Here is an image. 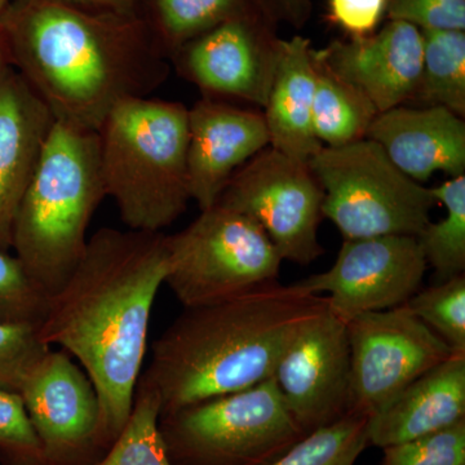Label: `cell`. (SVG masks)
<instances>
[{
	"label": "cell",
	"instance_id": "6da1fadb",
	"mask_svg": "<svg viewBox=\"0 0 465 465\" xmlns=\"http://www.w3.org/2000/svg\"><path fill=\"white\" fill-rule=\"evenodd\" d=\"M164 232L103 228L63 289L50 296L39 326L81 362L100 401V439L108 451L133 411L142 376L150 317L167 274Z\"/></svg>",
	"mask_w": 465,
	"mask_h": 465
},
{
	"label": "cell",
	"instance_id": "7a4b0ae2",
	"mask_svg": "<svg viewBox=\"0 0 465 465\" xmlns=\"http://www.w3.org/2000/svg\"><path fill=\"white\" fill-rule=\"evenodd\" d=\"M0 38L8 65L54 121L92 133L119 104L149 97L171 72L143 15L12 0L0 12Z\"/></svg>",
	"mask_w": 465,
	"mask_h": 465
},
{
	"label": "cell",
	"instance_id": "3957f363",
	"mask_svg": "<svg viewBox=\"0 0 465 465\" xmlns=\"http://www.w3.org/2000/svg\"><path fill=\"white\" fill-rule=\"evenodd\" d=\"M326 307L324 296L273 281L185 308L153 344L139 381L157 394L161 415L247 390L274 375L300 330Z\"/></svg>",
	"mask_w": 465,
	"mask_h": 465
},
{
	"label": "cell",
	"instance_id": "277c9868",
	"mask_svg": "<svg viewBox=\"0 0 465 465\" xmlns=\"http://www.w3.org/2000/svg\"><path fill=\"white\" fill-rule=\"evenodd\" d=\"M104 198L99 133L54 122L18 207L11 243L48 296L63 289L78 265Z\"/></svg>",
	"mask_w": 465,
	"mask_h": 465
},
{
	"label": "cell",
	"instance_id": "5b68a950",
	"mask_svg": "<svg viewBox=\"0 0 465 465\" xmlns=\"http://www.w3.org/2000/svg\"><path fill=\"white\" fill-rule=\"evenodd\" d=\"M188 113L176 101L136 97L116 105L99 131L106 198L131 231L162 232L192 201Z\"/></svg>",
	"mask_w": 465,
	"mask_h": 465
},
{
	"label": "cell",
	"instance_id": "8992f818",
	"mask_svg": "<svg viewBox=\"0 0 465 465\" xmlns=\"http://www.w3.org/2000/svg\"><path fill=\"white\" fill-rule=\"evenodd\" d=\"M173 465H268L305 436L273 376L159 416Z\"/></svg>",
	"mask_w": 465,
	"mask_h": 465
},
{
	"label": "cell",
	"instance_id": "52a82bcc",
	"mask_svg": "<svg viewBox=\"0 0 465 465\" xmlns=\"http://www.w3.org/2000/svg\"><path fill=\"white\" fill-rule=\"evenodd\" d=\"M308 164L322 186V215L345 240L418 237L430 222L432 189L403 173L372 140L322 146Z\"/></svg>",
	"mask_w": 465,
	"mask_h": 465
},
{
	"label": "cell",
	"instance_id": "ba28073f",
	"mask_svg": "<svg viewBox=\"0 0 465 465\" xmlns=\"http://www.w3.org/2000/svg\"><path fill=\"white\" fill-rule=\"evenodd\" d=\"M167 251L164 283L185 308L215 304L273 282L283 262L255 220L219 204L167 235Z\"/></svg>",
	"mask_w": 465,
	"mask_h": 465
},
{
	"label": "cell",
	"instance_id": "9c48e42d",
	"mask_svg": "<svg viewBox=\"0 0 465 465\" xmlns=\"http://www.w3.org/2000/svg\"><path fill=\"white\" fill-rule=\"evenodd\" d=\"M323 191L308 163L265 148L237 171L216 204L255 220L282 260L300 265L324 252L318 241Z\"/></svg>",
	"mask_w": 465,
	"mask_h": 465
},
{
	"label": "cell",
	"instance_id": "30bf717a",
	"mask_svg": "<svg viewBox=\"0 0 465 465\" xmlns=\"http://www.w3.org/2000/svg\"><path fill=\"white\" fill-rule=\"evenodd\" d=\"M351 345L348 412L372 416L419 376L455 353L403 305L347 322Z\"/></svg>",
	"mask_w": 465,
	"mask_h": 465
},
{
	"label": "cell",
	"instance_id": "8fae6325",
	"mask_svg": "<svg viewBox=\"0 0 465 465\" xmlns=\"http://www.w3.org/2000/svg\"><path fill=\"white\" fill-rule=\"evenodd\" d=\"M427 260L416 237L344 240L327 272L295 283L313 295L329 293L327 305L345 323L360 314L401 307L420 289Z\"/></svg>",
	"mask_w": 465,
	"mask_h": 465
},
{
	"label": "cell",
	"instance_id": "7c38bea8",
	"mask_svg": "<svg viewBox=\"0 0 465 465\" xmlns=\"http://www.w3.org/2000/svg\"><path fill=\"white\" fill-rule=\"evenodd\" d=\"M18 393L41 440L45 465H94L105 455L99 396L66 351L50 349Z\"/></svg>",
	"mask_w": 465,
	"mask_h": 465
},
{
	"label": "cell",
	"instance_id": "4fadbf2b",
	"mask_svg": "<svg viewBox=\"0 0 465 465\" xmlns=\"http://www.w3.org/2000/svg\"><path fill=\"white\" fill-rule=\"evenodd\" d=\"M265 21L258 12L231 18L186 43L170 61L204 97L243 101L262 109L281 45Z\"/></svg>",
	"mask_w": 465,
	"mask_h": 465
},
{
	"label": "cell",
	"instance_id": "5bb4252c",
	"mask_svg": "<svg viewBox=\"0 0 465 465\" xmlns=\"http://www.w3.org/2000/svg\"><path fill=\"white\" fill-rule=\"evenodd\" d=\"M273 378L284 406L304 434L347 414L351 382L347 323L327 305L300 330Z\"/></svg>",
	"mask_w": 465,
	"mask_h": 465
},
{
	"label": "cell",
	"instance_id": "9a60e30c",
	"mask_svg": "<svg viewBox=\"0 0 465 465\" xmlns=\"http://www.w3.org/2000/svg\"><path fill=\"white\" fill-rule=\"evenodd\" d=\"M313 54L382 113L406 105L414 96L423 66V33L405 21L391 20L378 33L333 41Z\"/></svg>",
	"mask_w": 465,
	"mask_h": 465
},
{
	"label": "cell",
	"instance_id": "2e32d148",
	"mask_svg": "<svg viewBox=\"0 0 465 465\" xmlns=\"http://www.w3.org/2000/svg\"><path fill=\"white\" fill-rule=\"evenodd\" d=\"M188 183L201 211L213 207L232 174L269 146L264 115L202 97L189 109Z\"/></svg>",
	"mask_w": 465,
	"mask_h": 465
},
{
	"label": "cell",
	"instance_id": "e0dca14e",
	"mask_svg": "<svg viewBox=\"0 0 465 465\" xmlns=\"http://www.w3.org/2000/svg\"><path fill=\"white\" fill-rule=\"evenodd\" d=\"M54 115L16 70L0 78V249L12 243L18 207L32 183Z\"/></svg>",
	"mask_w": 465,
	"mask_h": 465
},
{
	"label": "cell",
	"instance_id": "ac0fdd59",
	"mask_svg": "<svg viewBox=\"0 0 465 465\" xmlns=\"http://www.w3.org/2000/svg\"><path fill=\"white\" fill-rule=\"evenodd\" d=\"M366 139L415 182H427L439 171L451 177L465 174L464 118L448 109L401 105L379 113Z\"/></svg>",
	"mask_w": 465,
	"mask_h": 465
},
{
	"label": "cell",
	"instance_id": "d6986e66",
	"mask_svg": "<svg viewBox=\"0 0 465 465\" xmlns=\"http://www.w3.org/2000/svg\"><path fill=\"white\" fill-rule=\"evenodd\" d=\"M465 419V354L419 376L381 411L370 416V443L385 449L448 428Z\"/></svg>",
	"mask_w": 465,
	"mask_h": 465
},
{
	"label": "cell",
	"instance_id": "ffe728a7",
	"mask_svg": "<svg viewBox=\"0 0 465 465\" xmlns=\"http://www.w3.org/2000/svg\"><path fill=\"white\" fill-rule=\"evenodd\" d=\"M316 65L309 39H281L273 82L262 108L269 146L287 157L309 163L322 149L313 131Z\"/></svg>",
	"mask_w": 465,
	"mask_h": 465
},
{
	"label": "cell",
	"instance_id": "44dd1931",
	"mask_svg": "<svg viewBox=\"0 0 465 465\" xmlns=\"http://www.w3.org/2000/svg\"><path fill=\"white\" fill-rule=\"evenodd\" d=\"M142 12L170 60L186 43L220 24L260 14L253 0H143Z\"/></svg>",
	"mask_w": 465,
	"mask_h": 465
},
{
	"label": "cell",
	"instance_id": "7402d4cb",
	"mask_svg": "<svg viewBox=\"0 0 465 465\" xmlns=\"http://www.w3.org/2000/svg\"><path fill=\"white\" fill-rule=\"evenodd\" d=\"M313 60V131L318 142L326 148H341L366 139L378 110L353 85L332 74L314 54Z\"/></svg>",
	"mask_w": 465,
	"mask_h": 465
},
{
	"label": "cell",
	"instance_id": "603a6c76",
	"mask_svg": "<svg viewBox=\"0 0 465 465\" xmlns=\"http://www.w3.org/2000/svg\"><path fill=\"white\" fill-rule=\"evenodd\" d=\"M423 66L414 96L416 108H445L465 115V33L421 30Z\"/></svg>",
	"mask_w": 465,
	"mask_h": 465
},
{
	"label": "cell",
	"instance_id": "cb8c5ba5",
	"mask_svg": "<svg viewBox=\"0 0 465 465\" xmlns=\"http://www.w3.org/2000/svg\"><path fill=\"white\" fill-rule=\"evenodd\" d=\"M430 189L437 203L445 206L446 216L428 223L416 240L440 283L465 271V174Z\"/></svg>",
	"mask_w": 465,
	"mask_h": 465
},
{
	"label": "cell",
	"instance_id": "d4e9b609",
	"mask_svg": "<svg viewBox=\"0 0 465 465\" xmlns=\"http://www.w3.org/2000/svg\"><path fill=\"white\" fill-rule=\"evenodd\" d=\"M369 416L347 412L305 434L268 465H354L370 443Z\"/></svg>",
	"mask_w": 465,
	"mask_h": 465
},
{
	"label": "cell",
	"instance_id": "484cf974",
	"mask_svg": "<svg viewBox=\"0 0 465 465\" xmlns=\"http://www.w3.org/2000/svg\"><path fill=\"white\" fill-rule=\"evenodd\" d=\"M159 415L157 394L137 381L133 411L124 430L94 465H173L159 432Z\"/></svg>",
	"mask_w": 465,
	"mask_h": 465
},
{
	"label": "cell",
	"instance_id": "4316f807",
	"mask_svg": "<svg viewBox=\"0 0 465 465\" xmlns=\"http://www.w3.org/2000/svg\"><path fill=\"white\" fill-rule=\"evenodd\" d=\"M403 307L423 321L455 353L465 354L464 274L418 291Z\"/></svg>",
	"mask_w": 465,
	"mask_h": 465
},
{
	"label": "cell",
	"instance_id": "83f0119b",
	"mask_svg": "<svg viewBox=\"0 0 465 465\" xmlns=\"http://www.w3.org/2000/svg\"><path fill=\"white\" fill-rule=\"evenodd\" d=\"M50 296L38 286L16 256L0 249V321L41 326Z\"/></svg>",
	"mask_w": 465,
	"mask_h": 465
},
{
	"label": "cell",
	"instance_id": "f1b7e54d",
	"mask_svg": "<svg viewBox=\"0 0 465 465\" xmlns=\"http://www.w3.org/2000/svg\"><path fill=\"white\" fill-rule=\"evenodd\" d=\"M0 461L3 465H45L41 440L18 391L0 387Z\"/></svg>",
	"mask_w": 465,
	"mask_h": 465
},
{
	"label": "cell",
	"instance_id": "f546056e",
	"mask_svg": "<svg viewBox=\"0 0 465 465\" xmlns=\"http://www.w3.org/2000/svg\"><path fill=\"white\" fill-rule=\"evenodd\" d=\"M382 465H465V419L436 432L388 446Z\"/></svg>",
	"mask_w": 465,
	"mask_h": 465
},
{
	"label": "cell",
	"instance_id": "4dcf8cb0",
	"mask_svg": "<svg viewBox=\"0 0 465 465\" xmlns=\"http://www.w3.org/2000/svg\"><path fill=\"white\" fill-rule=\"evenodd\" d=\"M50 349L38 327L0 321V387L20 391L30 370Z\"/></svg>",
	"mask_w": 465,
	"mask_h": 465
},
{
	"label": "cell",
	"instance_id": "1f68e13d",
	"mask_svg": "<svg viewBox=\"0 0 465 465\" xmlns=\"http://www.w3.org/2000/svg\"><path fill=\"white\" fill-rule=\"evenodd\" d=\"M387 14L420 30H465V0H390Z\"/></svg>",
	"mask_w": 465,
	"mask_h": 465
},
{
	"label": "cell",
	"instance_id": "d6a6232c",
	"mask_svg": "<svg viewBox=\"0 0 465 465\" xmlns=\"http://www.w3.org/2000/svg\"><path fill=\"white\" fill-rule=\"evenodd\" d=\"M390 0H329L330 16L351 38L375 33Z\"/></svg>",
	"mask_w": 465,
	"mask_h": 465
},
{
	"label": "cell",
	"instance_id": "836d02e7",
	"mask_svg": "<svg viewBox=\"0 0 465 465\" xmlns=\"http://www.w3.org/2000/svg\"><path fill=\"white\" fill-rule=\"evenodd\" d=\"M256 8L269 21H286L292 25L305 23L311 12L309 0H253Z\"/></svg>",
	"mask_w": 465,
	"mask_h": 465
},
{
	"label": "cell",
	"instance_id": "e575fe53",
	"mask_svg": "<svg viewBox=\"0 0 465 465\" xmlns=\"http://www.w3.org/2000/svg\"><path fill=\"white\" fill-rule=\"evenodd\" d=\"M74 7L122 15H143V0H57Z\"/></svg>",
	"mask_w": 465,
	"mask_h": 465
},
{
	"label": "cell",
	"instance_id": "d590c367",
	"mask_svg": "<svg viewBox=\"0 0 465 465\" xmlns=\"http://www.w3.org/2000/svg\"><path fill=\"white\" fill-rule=\"evenodd\" d=\"M7 54H5V45H3L2 38H0V78L3 73L8 67Z\"/></svg>",
	"mask_w": 465,
	"mask_h": 465
},
{
	"label": "cell",
	"instance_id": "8d00e7d4",
	"mask_svg": "<svg viewBox=\"0 0 465 465\" xmlns=\"http://www.w3.org/2000/svg\"><path fill=\"white\" fill-rule=\"evenodd\" d=\"M11 2H12V0H0V12H2L3 9L7 7L9 3H11Z\"/></svg>",
	"mask_w": 465,
	"mask_h": 465
}]
</instances>
